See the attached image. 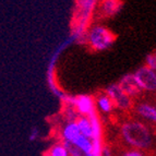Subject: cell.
Instances as JSON below:
<instances>
[{
	"label": "cell",
	"instance_id": "6da1fadb",
	"mask_svg": "<svg viewBox=\"0 0 156 156\" xmlns=\"http://www.w3.org/2000/svg\"><path fill=\"white\" fill-rule=\"evenodd\" d=\"M123 139L138 148H146L152 144V134L143 123L138 121L127 122L121 128Z\"/></svg>",
	"mask_w": 156,
	"mask_h": 156
},
{
	"label": "cell",
	"instance_id": "7a4b0ae2",
	"mask_svg": "<svg viewBox=\"0 0 156 156\" xmlns=\"http://www.w3.org/2000/svg\"><path fill=\"white\" fill-rule=\"evenodd\" d=\"M115 38L112 31L101 25L94 26L89 33V44L95 50H105L115 42Z\"/></svg>",
	"mask_w": 156,
	"mask_h": 156
},
{
	"label": "cell",
	"instance_id": "3957f363",
	"mask_svg": "<svg viewBox=\"0 0 156 156\" xmlns=\"http://www.w3.org/2000/svg\"><path fill=\"white\" fill-rule=\"evenodd\" d=\"M136 83L141 90L155 91L156 90V72L148 67H142L133 73Z\"/></svg>",
	"mask_w": 156,
	"mask_h": 156
},
{
	"label": "cell",
	"instance_id": "277c9868",
	"mask_svg": "<svg viewBox=\"0 0 156 156\" xmlns=\"http://www.w3.org/2000/svg\"><path fill=\"white\" fill-rule=\"evenodd\" d=\"M78 128L80 131V134L85 136L87 139H96L98 133V123L96 121L95 115H92L91 119L86 117H82L78 120Z\"/></svg>",
	"mask_w": 156,
	"mask_h": 156
},
{
	"label": "cell",
	"instance_id": "5b68a950",
	"mask_svg": "<svg viewBox=\"0 0 156 156\" xmlns=\"http://www.w3.org/2000/svg\"><path fill=\"white\" fill-rule=\"evenodd\" d=\"M107 95L109 96V98L112 101L114 105H116L119 108H128L130 106V97L127 96L121 90L119 89V86L117 84H112L107 89Z\"/></svg>",
	"mask_w": 156,
	"mask_h": 156
},
{
	"label": "cell",
	"instance_id": "8992f818",
	"mask_svg": "<svg viewBox=\"0 0 156 156\" xmlns=\"http://www.w3.org/2000/svg\"><path fill=\"white\" fill-rule=\"evenodd\" d=\"M119 86V89L127 95V96H135L140 94V92L142 91L141 87L139 86V84L136 83L133 74H127L123 76L121 80L119 81V83L117 84Z\"/></svg>",
	"mask_w": 156,
	"mask_h": 156
},
{
	"label": "cell",
	"instance_id": "52a82bcc",
	"mask_svg": "<svg viewBox=\"0 0 156 156\" xmlns=\"http://www.w3.org/2000/svg\"><path fill=\"white\" fill-rule=\"evenodd\" d=\"M73 105L78 112L84 116H92L94 114V101L89 95H81L73 99Z\"/></svg>",
	"mask_w": 156,
	"mask_h": 156
},
{
	"label": "cell",
	"instance_id": "ba28073f",
	"mask_svg": "<svg viewBox=\"0 0 156 156\" xmlns=\"http://www.w3.org/2000/svg\"><path fill=\"white\" fill-rule=\"evenodd\" d=\"M72 144L73 145H76V147H78L82 153L85 154V155L86 154L92 153V152L94 151V145H95V144L92 142L91 139H87L81 134L79 135L76 140L73 141Z\"/></svg>",
	"mask_w": 156,
	"mask_h": 156
},
{
	"label": "cell",
	"instance_id": "9c48e42d",
	"mask_svg": "<svg viewBox=\"0 0 156 156\" xmlns=\"http://www.w3.org/2000/svg\"><path fill=\"white\" fill-rule=\"evenodd\" d=\"M62 135H63V139H65L67 142L72 143L73 141L80 135V131H79L76 122L71 121V122H69L68 125H66V127L63 128Z\"/></svg>",
	"mask_w": 156,
	"mask_h": 156
},
{
	"label": "cell",
	"instance_id": "30bf717a",
	"mask_svg": "<svg viewBox=\"0 0 156 156\" xmlns=\"http://www.w3.org/2000/svg\"><path fill=\"white\" fill-rule=\"evenodd\" d=\"M138 112L142 117L151 120L153 122H156V108L151 105L142 104L138 107Z\"/></svg>",
	"mask_w": 156,
	"mask_h": 156
},
{
	"label": "cell",
	"instance_id": "8fae6325",
	"mask_svg": "<svg viewBox=\"0 0 156 156\" xmlns=\"http://www.w3.org/2000/svg\"><path fill=\"white\" fill-rule=\"evenodd\" d=\"M97 105H98V108L104 112H109L114 107V103L109 98L108 95H101L97 99Z\"/></svg>",
	"mask_w": 156,
	"mask_h": 156
},
{
	"label": "cell",
	"instance_id": "7c38bea8",
	"mask_svg": "<svg viewBox=\"0 0 156 156\" xmlns=\"http://www.w3.org/2000/svg\"><path fill=\"white\" fill-rule=\"evenodd\" d=\"M47 156H69V153H68V150L66 148L65 145L57 144V145H54L50 148Z\"/></svg>",
	"mask_w": 156,
	"mask_h": 156
},
{
	"label": "cell",
	"instance_id": "4fadbf2b",
	"mask_svg": "<svg viewBox=\"0 0 156 156\" xmlns=\"http://www.w3.org/2000/svg\"><path fill=\"white\" fill-rule=\"evenodd\" d=\"M103 9H104V13L107 14V16H112L115 13L117 12L118 9L120 8L119 7V2L117 1H105L103 3Z\"/></svg>",
	"mask_w": 156,
	"mask_h": 156
},
{
	"label": "cell",
	"instance_id": "5bb4252c",
	"mask_svg": "<svg viewBox=\"0 0 156 156\" xmlns=\"http://www.w3.org/2000/svg\"><path fill=\"white\" fill-rule=\"evenodd\" d=\"M146 67L152 69L153 71L156 72V52L155 54H151L146 57Z\"/></svg>",
	"mask_w": 156,
	"mask_h": 156
},
{
	"label": "cell",
	"instance_id": "9a60e30c",
	"mask_svg": "<svg viewBox=\"0 0 156 156\" xmlns=\"http://www.w3.org/2000/svg\"><path fill=\"white\" fill-rule=\"evenodd\" d=\"M123 156H143V154L138 151H130L123 154Z\"/></svg>",
	"mask_w": 156,
	"mask_h": 156
},
{
	"label": "cell",
	"instance_id": "2e32d148",
	"mask_svg": "<svg viewBox=\"0 0 156 156\" xmlns=\"http://www.w3.org/2000/svg\"><path fill=\"white\" fill-rule=\"evenodd\" d=\"M37 134H38V130L34 128L33 130H32L31 134H30V140L33 141V140H35V139H37Z\"/></svg>",
	"mask_w": 156,
	"mask_h": 156
},
{
	"label": "cell",
	"instance_id": "e0dca14e",
	"mask_svg": "<svg viewBox=\"0 0 156 156\" xmlns=\"http://www.w3.org/2000/svg\"><path fill=\"white\" fill-rule=\"evenodd\" d=\"M85 156H98V153H97V148L95 147V145H94V151L92 152V153H90V154H86Z\"/></svg>",
	"mask_w": 156,
	"mask_h": 156
},
{
	"label": "cell",
	"instance_id": "ac0fdd59",
	"mask_svg": "<svg viewBox=\"0 0 156 156\" xmlns=\"http://www.w3.org/2000/svg\"><path fill=\"white\" fill-rule=\"evenodd\" d=\"M101 156H110L109 151H108L107 148H104V150H103V153H101Z\"/></svg>",
	"mask_w": 156,
	"mask_h": 156
}]
</instances>
